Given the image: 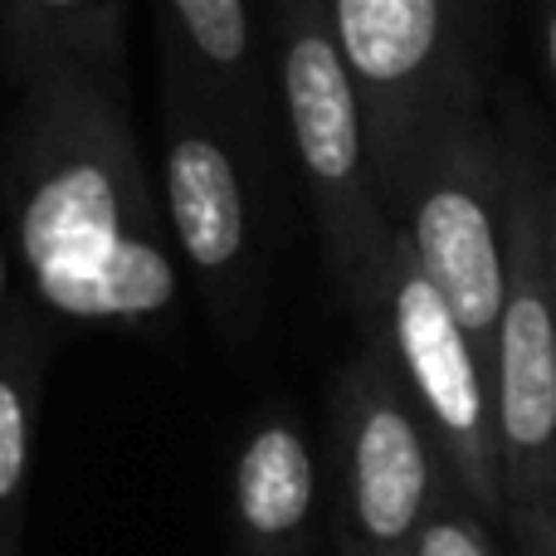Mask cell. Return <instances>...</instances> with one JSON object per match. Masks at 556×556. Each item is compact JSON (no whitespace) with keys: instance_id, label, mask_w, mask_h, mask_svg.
Listing matches in <instances>:
<instances>
[{"instance_id":"6da1fadb","label":"cell","mask_w":556,"mask_h":556,"mask_svg":"<svg viewBox=\"0 0 556 556\" xmlns=\"http://www.w3.org/2000/svg\"><path fill=\"white\" fill-rule=\"evenodd\" d=\"M0 191L20 264L54 313L152 323L176 303L181 269L127 113V74L84 59L29 74Z\"/></svg>"},{"instance_id":"7a4b0ae2","label":"cell","mask_w":556,"mask_h":556,"mask_svg":"<svg viewBox=\"0 0 556 556\" xmlns=\"http://www.w3.org/2000/svg\"><path fill=\"white\" fill-rule=\"evenodd\" d=\"M503 528L513 556H556V274L547 152L508 132V293L493 346Z\"/></svg>"},{"instance_id":"3957f363","label":"cell","mask_w":556,"mask_h":556,"mask_svg":"<svg viewBox=\"0 0 556 556\" xmlns=\"http://www.w3.org/2000/svg\"><path fill=\"white\" fill-rule=\"evenodd\" d=\"M274 78L327 269L352 317H362L381 283L395 220L376 186L362 93L337 49L327 0H274Z\"/></svg>"},{"instance_id":"277c9868","label":"cell","mask_w":556,"mask_h":556,"mask_svg":"<svg viewBox=\"0 0 556 556\" xmlns=\"http://www.w3.org/2000/svg\"><path fill=\"white\" fill-rule=\"evenodd\" d=\"M391 220L493 371L508 293V137L483 117V93L425 132Z\"/></svg>"},{"instance_id":"5b68a950","label":"cell","mask_w":556,"mask_h":556,"mask_svg":"<svg viewBox=\"0 0 556 556\" xmlns=\"http://www.w3.org/2000/svg\"><path fill=\"white\" fill-rule=\"evenodd\" d=\"M362 337L381 342L401 371L410 401L420 405L434 444L444 454L454 489L479 508V518L503 522V459H498V405L493 371L459 327L454 307L430 283L405 235H391L376 298L362 317Z\"/></svg>"},{"instance_id":"8992f818","label":"cell","mask_w":556,"mask_h":556,"mask_svg":"<svg viewBox=\"0 0 556 556\" xmlns=\"http://www.w3.org/2000/svg\"><path fill=\"white\" fill-rule=\"evenodd\" d=\"M327 15L362 93L376 186L391 211L425 132L454 103L483 93L473 64L479 25L459 0H327Z\"/></svg>"},{"instance_id":"52a82bcc","label":"cell","mask_w":556,"mask_h":556,"mask_svg":"<svg viewBox=\"0 0 556 556\" xmlns=\"http://www.w3.org/2000/svg\"><path fill=\"white\" fill-rule=\"evenodd\" d=\"M332 464L352 552L415 556L425 518L454 479L420 405L371 337H362V352L332 386Z\"/></svg>"},{"instance_id":"ba28073f","label":"cell","mask_w":556,"mask_h":556,"mask_svg":"<svg viewBox=\"0 0 556 556\" xmlns=\"http://www.w3.org/2000/svg\"><path fill=\"white\" fill-rule=\"evenodd\" d=\"M162 205L172 244L191 264L205 303L235 317L250 288V195L240 147L172 45L162 49Z\"/></svg>"},{"instance_id":"9c48e42d","label":"cell","mask_w":556,"mask_h":556,"mask_svg":"<svg viewBox=\"0 0 556 556\" xmlns=\"http://www.w3.org/2000/svg\"><path fill=\"white\" fill-rule=\"evenodd\" d=\"M230 513L240 556H313L317 459L288 415H264L244 434L230 469Z\"/></svg>"},{"instance_id":"30bf717a","label":"cell","mask_w":556,"mask_h":556,"mask_svg":"<svg viewBox=\"0 0 556 556\" xmlns=\"http://www.w3.org/2000/svg\"><path fill=\"white\" fill-rule=\"evenodd\" d=\"M162 15L166 45L186 59L230 132L250 137V147H264L269 84H264L260 25L250 0H162Z\"/></svg>"},{"instance_id":"8fae6325","label":"cell","mask_w":556,"mask_h":556,"mask_svg":"<svg viewBox=\"0 0 556 556\" xmlns=\"http://www.w3.org/2000/svg\"><path fill=\"white\" fill-rule=\"evenodd\" d=\"M127 0H0V49L15 88L54 59L127 74Z\"/></svg>"},{"instance_id":"7c38bea8","label":"cell","mask_w":556,"mask_h":556,"mask_svg":"<svg viewBox=\"0 0 556 556\" xmlns=\"http://www.w3.org/2000/svg\"><path fill=\"white\" fill-rule=\"evenodd\" d=\"M39 327L29 323V313H10L0 323V556H15L20 542L39 410Z\"/></svg>"},{"instance_id":"4fadbf2b","label":"cell","mask_w":556,"mask_h":556,"mask_svg":"<svg viewBox=\"0 0 556 556\" xmlns=\"http://www.w3.org/2000/svg\"><path fill=\"white\" fill-rule=\"evenodd\" d=\"M415 556H498V547H493L479 508L459 489H450L425 518L420 538H415Z\"/></svg>"},{"instance_id":"5bb4252c","label":"cell","mask_w":556,"mask_h":556,"mask_svg":"<svg viewBox=\"0 0 556 556\" xmlns=\"http://www.w3.org/2000/svg\"><path fill=\"white\" fill-rule=\"evenodd\" d=\"M542 59H547V78L556 88V0H542Z\"/></svg>"},{"instance_id":"9a60e30c","label":"cell","mask_w":556,"mask_h":556,"mask_svg":"<svg viewBox=\"0 0 556 556\" xmlns=\"http://www.w3.org/2000/svg\"><path fill=\"white\" fill-rule=\"evenodd\" d=\"M547 240H552V274H556V166L547 162Z\"/></svg>"},{"instance_id":"2e32d148","label":"cell","mask_w":556,"mask_h":556,"mask_svg":"<svg viewBox=\"0 0 556 556\" xmlns=\"http://www.w3.org/2000/svg\"><path fill=\"white\" fill-rule=\"evenodd\" d=\"M459 5H464V15H469L473 25H479V15H483V0H459Z\"/></svg>"}]
</instances>
